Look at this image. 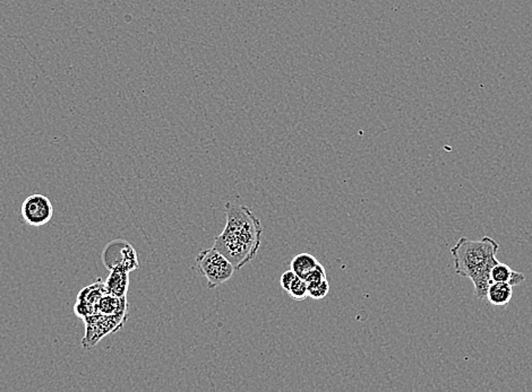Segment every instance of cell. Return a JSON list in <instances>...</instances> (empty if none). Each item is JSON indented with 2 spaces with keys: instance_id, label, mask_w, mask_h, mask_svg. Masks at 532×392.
Segmentation results:
<instances>
[{
  "instance_id": "cell-12",
  "label": "cell",
  "mask_w": 532,
  "mask_h": 392,
  "mask_svg": "<svg viewBox=\"0 0 532 392\" xmlns=\"http://www.w3.org/2000/svg\"><path fill=\"white\" fill-rule=\"evenodd\" d=\"M106 294H107V291H106V287H104V282L98 280V282H93V284L88 285V287H86V289H82L79 292L77 302H81V303H84V305H91V307L97 308L99 301Z\"/></svg>"
},
{
  "instance_id": "cell-13",
  "label": "cell",
  "mask_w": 532,
  "mask_h": 392,
  "mask_svg": "<svg viewBox=\"0 0 532 392\" xmlns=\"http://www.w3.org/2000/svg\"><path fill=\"white\" fill-rule=\"evenodd\" d=\"M290 298L296 300V301H304L308 298V286L305 280H302L300 277H297V280L293 282L288 291Z\"/></svg>"
},
{
  "instance_id": "cell-15",
  "label": "cell",
  "mask_w": 532,
  "mask_h": 392,
  "mask_svg": "<svg viewBox=\"0 0 532 392\" xmlns=\"http://www.w3.org/2000/svg\"><path fill=\"white\" fill-rule=\"evenodd\" d=\"M297 277L298 276H297L296 274L293 273L291 269L288 270V271H284V273L282 274L280 280L281 287H282V289L286 291V292H288L290 286L293 285V282L297 280Z\"/></svg>"
},
{
  "instance_id": "cell-7",
  "label": "cell",
  "mask_w": 532,
  "mask_h": 392,
  "mask_svg": "<svg viewBox=\"0 0 532 392\" xmlns=\"http://www.w3.org/2000/svg\"><path fill=\"white\" fill-rule=\"evenodd\" d=\"M104 287L108 294L116 298H126L130 287V273L125 269L110 270V274L104 282Z\"/></svg>"
},
{
  "instance_id": "cell-6",
  "label": "cell",
  "mask_w": 532,
  "mask_h": 392,
  "mask_svg": "<svg viewBox=\"0 0 532 392\" xmlns=\"http://www.w3.org/2000/svg\"><path fill=\"white\" fill-rule=\"evenodd\" d=\"M54 213L50 199L42 194H33L26 198L21 208L24 223L33 227H40L49 223L54 217Z\"/></svg>"
},
{
  "instance_id": "cell-10",
  "label": "cell",
  "mask_w": 532,
  "mask_h": 392,
  "mask_svg": "<svg viewBox=\"0 0 532 392\" xmlns=\"http://www.w3.org/2000/svg\"><path fill=\"white\" fill-rule=\"evenodd\" d=\"M512 298H513V286L507 282H491L486 295V300L495 307H505L510 305Z\"/></svg>"
},
{
  "instance_id": "cell-9",
  "label": "cell",
  "mask_w": 532,
  "mask_h": 392,
  "mask_svg": "<svg viewBox=\"0 0 532 392\" xmlns=\"http://www.w3.org/2000/svg\"><path fill=\"white\" fill-rule=\"evenodd\" d=\"M98 313L106 316H127L128 303L126 298H116L110 294L104 295L97 305Z\"/></svg>"
},
{
  "instance_id": "cell-8",
  "label": "cell",
  "mask_w": 532,
  "mask_h": 392,
  "mask_svg": "<svg viewBox=\"0 0 532 392\" xmlns=\"http://www.w3.org/2000/svg\"><path fill=\"white\" fill-rule=\"evenodd\" d=\"M491 282H507L510 285L518 286L526 280V276L524 274L512 269L509 265L498 261L491 269Z\"/></svg>"
},
{
  "instance_id": "cell-3",
  "label": "cell",
  "mask_w": 532,
  "mask_h": 392,
  "mask_svg": "<svg viewBox=\"0 0 532 392\" xmlns=\"http://www.w3.org/2000/svg\"><path fill=\"white\" fill-rule=\"evenodd\" d=\"M196 269L208 280V289H215L230 280L233 273L236 271L235 267L224 257V254L217 251V249H205L199 252L195 261Z\"/></svg>"
},
{
  "instance_id": "cell-11",
  "label": "cell",
  "mask_w": 532,
  "mask_h": 392,
  "mask_svg": "<svg viewBox=\"0 0 532 392\" xmlns=\"http://www.w3.org/2000/svg\"><path fill=\"white\" fill-rule=\"evenodd\" d=\"M319 266H321V262L314 256L309 254H297L296 257H293L291 264H290L291 270L302 280H305L306 276L309 273H312L313 270H315Z\"/></svg>"
},
{
  "instance_id": "cell-2",
  "label": "cell",
  "mask_w": 532,
  "mask_h": 392,
  "mask_svg": "<svg viewBox=\"0 0 532 392\" xmlns=\"http://www.w3.org/2000/svg\"><path fill=\"white\" fill-rule=\"evenodd\" d=\"M498 242L491 236L480 240L461 238L451 249L455 273L473 282L475 295L480 300H486L491 284V271L498 262Z\"/></svg>"
},
{
  "instance_id": "cell-5",
  "label": "cell",
  "mask_w": 532,
  "mask_h": 392,
  "mask_svg": "<svg viewBox=\"0 0 532 392\" xmlns=\"http://www.w3.org/2000/svg\"><path fill=\"white\" fill-rule=\"evenodd\" d=\"M102 261L107 269L120 268L127 270L128 273L137 269L139 265L134 247L121 238H117L106 245L102 252Z\"/></svg>"
},
{
  "instance_id": "cell-4",
  "label": "cell",
  "mask_w": 532,
  "mask_h": 392,
  "mask_svg": "<svg viewBox=\"0 0 532 392\" xmlns=\"http://www.w3.org/2000/svg\"><path fill=\"white\" fill-rule=\"evenodd\" d=\"M127 316H106V314L95 313L91 317L84 319L86 324V336L83 338L82 345L84 349H92L97 345L101 339L109 333H115L125 324Z\"/></svg>"
},
{
  "instance_id": "cell-14",
  "label": "cell",
  "mask_w": 532,
  "mask_h": 392,
  "mask_svg": "<svg viewBox=\"0 0 532 392\" xmlns=\"http://www.w3.org/2000/svg\"><path fill=\"white\" fill-rule=\"evenodd\" d=\"M330 292V282L328 280L308 286V298L313 300H322Z\"/></svg>"
},
{
  "instance_id": "cell-1",
  "label": "cell",
  "mask_w": 532,
  "mask_h": 392,
  "mask_svg": "<svg viewBox=\"0 0 532 392\" xmlns=\"http://www.w3.org/2000/svg\"><path fill=\"white\" fill-rule=\"evenodd\" d=\"M227 223L215 238V248L240 270L255 258L261 247L263 227L252 210L238 201L226 204Z\"/></svg>"
}]
</instances>
